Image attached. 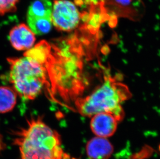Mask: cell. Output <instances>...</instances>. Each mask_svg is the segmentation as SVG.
<instances>
[{"label":"cell","mask_w":160,"mask_h":159,"mask_svg":"<svg viewBox=\"0 0 160 159\" xmlns=\"http://www.w3.org/2000/svg\"><path fill=\"white\" fill-rule=\"evenodd\" d=\"M17 95L13 88L0 86V113L9 112L15 108Z\"/></svg>","instance_id":"10"},{"label":"cell","mask_w":160,"mask_h":159,"mask_svg":"<svg viewBox=\"0 0 160 159\" xmlns=\"http://www.w3.org/2000/svg\"><path fill=\"white\" fill-rule=\"evenodd\" d=\"M82 48L76 38L47 42L41 63L47 71L53 100L56 97L67 102L82 90Z\"/></svg>","instance_id":"1"},{"label":"cell","mask_w":160,"mask_h":159,"mask_svg":"<svg viewBox=\"0 0 160 159\" xmlns=\"http://www.w3.org/2000/svg\"><path fill=\"white\" fill-rule=\"evenodd\" d=\"M131 95L125 85L107 78L90 95L77 99L75 104L78 112L83 116L92 117L100 113H110L119 122L123 117L121 103Z\"/></svg>","instance_id":"4"},{"label":"cell","mask_w":160,"mask_h":159,"mask_svg":"<svg viewBox=\"0 0 160 159\" xmlns=\"http://www.w3.org/2000/svg\"><path fill=\"white\" fill-rule=\"evenodd\" d=\"M5 148V145L3 141V137L0 133V150H3Z\"/></svg>","instance_id":"12"},{"label":"cell","mask_w":160,"mask_h":159,"mask_svg":"<svg viewBox=\"0 0 160 159\" xmlns=\"http://www.w3.org/2000/svg\"><path fill=\"white\" fill-rule=\"evenodd\" d=\"M119 121L110 113L102 112L95 114L91 119L90 128L96 137L107 138L116 131Z\"/></svg>","instance_id":"7"},{"label":"cell","mask_w":160,"mask_h":159,"mask_svg":"<svg viewBox=\"0 0 160 159\" xmlns=\"http://www.w3.org/2000/svg\"><path fill=\"white\" fill-rule=\"evenodd\" d=\"M116 1L122 4H127L128 3H130L131 0H116Z\"/></svg>","instance_id":"13"},{"label":"cell","mask_w":160,"mask_h":159,"mask_svg":"<svg viewBox=\"0 0 160 159\" xmlns=\"http://www.w3.org/2000/svg\"><path fill=\"white\" fill-rule=\"evenodd\" d=\"M81 14L77 6L68 0H54L52 20L58 30L71 32L80 24Z\"/></svg>","instance_id":"5"},{"label":"cell","mask_w":160,"mask_h":159,"mask_svg":"<svg viewBox=\"0 0 160 159\" xmlns=\"http://www.w3.org/2000/svg\"><path fill=\"white\" fill-rule=\"evenodd\" d=\"M9 81L21 97L33 100L42 90L53 100L47 71L42 64L29 56L8 58Z\"/></svg>","instance_id":"3"},{"label":"cell","mask_w":160,"mask_h":159,"mask_svg":"<svg viewBox=\"0 0 160 159\" xmlns=\"http://www.w3.org/2000/svg\"><path fill=\"white\" fill-rule=\"evenodd\" d=\"M19 0H0V16L15 12Z\"/></svg>","instance_id":"11"},{"label":"cell","mask_w":160,"mask_h":159,"mask_svg":"<svg viewBox=\"0 0 160 159\" xmlns=\"http://www.w3.org/2000/svg\"><path fill=\"white\" fill-rule=\"evenodd\" d=\"M113 145L107 138L95 137L86 145V152L89 159H109L113 152Z\"/></svg>","instance_id":"9"},{"label":"cell","mask_w":160,"mask_h":159,"mask_svg":"<svg viewBox=\"0 0 160 159\" xmlns=\"http://www.w3.org/2000/svg\"><path fill=\"white\" fill-rule=\"evenodd\" d=\"M14 144L21 159H63L60 134L41 117H31L27 125L16 133Z\"/></svg>","instance_id":"2"},{"label":"cell","mask_w":160,"mask_h":159,"mask_svg":"<svg viewBox=\"0 0 160 159\" xmlns=\"http://www.w3.org/2000/svg\"><path fill=\"white\" fill-rule=\"evenodd\" d=\"M9 41L13 48L18 51L30 49L35 43V34L29 26L21 23L13 27L9 33Z\"/></svg>","instance_id":"8"},{"label":"cell","mask_w":160,"mask_h":159,"mask_svg":"<svg viewBox=\"0 0 160 159\" xmlns=\"http://www.w3.org/2000/svg\"><path fill=\"white\" fill-rule=\"evenodd\" d=\"M52 5L50 0H35L29 6L28 24L35 34H46L51 30Z\"/></svg>","instance_id":"6"}]
</instances>
